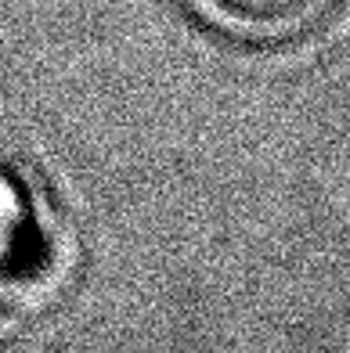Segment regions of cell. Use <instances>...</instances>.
<instances>
[{"label":"cell","mask_w":350,"mask_h":353,"mask_svg":"<svg viewBox=\"0 0 350 353\" xmlns=\"http://www.w3.org/2000/svg\"><path fill=\"white\" fill-rule=\"evenodd\" d=\"M43 263V231L22 181L0 166V303H8Z\"/></svg>","instance_id":"cell-1"},{"label":"cell","mask_w":350,"mask_h":353,"mask_svg":"<svg viewBox=\"0 0 350 353\" xmlns=\"http://www.w3.org/2000/svg\"><path fill=\"white\" fill-rule=\"evenodd\" d=\"M217 26L246 40H296L329 14L332 0H195Z\"/></svg>","instance_id":"cell-2"}]
</instances>
